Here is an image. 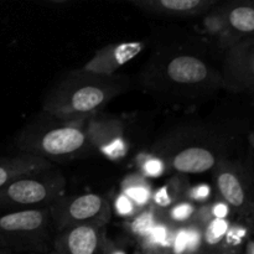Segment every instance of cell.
Listing matches in <instances>:
<instances>
[{
	"label": "cell",
	"mask_w": 254,
	"mask_h": 254,
	"mask_svg": "<svg viewBox=\"0 0 254 254\" xmlns=\"http://www.w3.org/2000/svg\"><path fill=\"white\" fill-rule=\"evenodd\" d=\"M221 161L210 149L191 146L179 151L171 160V166L180 174H201L217 168Z\"/></svg>",
	"instance_id": "cell-14"
},
{
	"label": "cell",
	"mask_w": 254,
	"mask_h": 254,
	"mask_svg": "<svg viewBox=\"0 0 254 254\" xmlns=\"http://www.w3.org/2000/svg\"><path fill=\"white\" fill-rule=\"evenodd\" d=\"M218 254H241V250H237V248L230 247V246L223 245L222 250L220 251Z\"/></svg>",
	"instance_id": "cell-28"
},
{
	"label": "cell",
	"mask_w": 254,
	"mask_h": 254,
	"mask_svg": "<svg viewBox=\"0 0 254 254\" xmlns=\"http://www.w3.org/2000/svg\"><path fill=\"white\" fill-rule=\"evenodd\" d=\"M55 235L50 207L9 211L0 216V247L17 254H47Z\"/></svg>",
	"instance_id": "cell-3"
},
{
	"label": "cell",
	"mask_w": 254,
	"mask_h": 254,
	"mask_svg": "<svg viewBox=\"0 0 254 254\" xmlns=\"http://www.w3.org/2000/svg\"><path fill=\"white\" fill-rule=\"evenodd\" d=\"M135 254H153V253L148 252V251H145V250H140V248H139V250L135 252Z\"/></svg>",
	"instance_id": "cell-31"
},
{
	"label": "cell",
	"mask_w": 254,
	"mask_h": 254,
	"mask_svg": "<svg viewBox=\"0 0 254 254\" xmlns=\"http://www.w3.org/2000/svg\"><path fill=\"white\" fill-rule=\"evenodd\" d=\"M126 88L118 77H102L82 69L60 81L45 98L42 113L67 123H81L102 109Z\"/></svg>",
	"instance_id": "cell-1"
},
{
	"label": "cell",
	"mask_w": 254,
	"mask_h": 254,
	"mask_svg": "<svg viewBox=\"0 0 254 254\" xmlns=\"http://www.w3.org/2000/svg\"><path fill=\"white\" fill-rule=\"evenodd\" d=\"M141 170L145 174L146 176H150V178H156V176H160L164 173V163L159 158L153 155H146L145 158L141 160L140 163Z\"/></svg>",
	"instance_id": "cell-24"
},
{
	"label": "cell",
	"mask_w": 254,
	"mask_h": 254,
	"mask_svg": "<svg viewBox=\"0 0 254 254\" xmlns=\"http://www.w3.org/2000/svg\"><path fill=\"white\" fill-rule=\"evenodd\" d=\"M228 25L237 37L254 36V2H238L223 7Z\"/></svg>",
	"instance_id": "cell-16"
},
{
	"label": "cell",
	"mask_w": 254,
	"mask_h": 254,
	"mask_svg": "<svg viewBox=\"0 0 254 254\" xmlns=\"http://www.w3.org/2000/svg\"><path fill=\"white\" fill-rule=\"evenodd\" d=\"M216 186L222 200L254 231V195L240 169L222 160L216 168Z\"/></svg>",
	"instance_id": "cell-6"
},
{
	"label": "cell",
	"mask_w": 254,
	"mask_h": 254,
	"mask_svg": "<svg viewBox=\"0 0 254 254\" xmlns=\"http://www.w3.org/2000/svg\"><path fill=\"white\" fill-rule=\"evenodd\" d=\"M56 232L78 226L107 227L112 218V206L99 193L62 196L49 206Z\"/></svg>",
	"instance_id": "cell-5"
},
{
	"label": "cell",
	"mask_w": 254,
	"mask_h": 254,
	"mask_svg": "<svg viewBox=\"0 0 254 254\" xmlns=\"http://www.w3.org/2000/svg\"><path fill=\"white\" fill-rule=\"evenodd\" d=\"M189 188L185 183L180 180H173L165 186L156 191L153 195V201L155 203L156 208H170L179 201H181V197L184 195L186 196Z\"/></svg>",
	"instance_id": "cell-21"
},
{
	"label": "cell",
	"mask_w": 254,
	"mask_h": 254,
	"mask_svg": "<svg viewBox=\"0 0 254 254\" xmlns=\"http://www.w3.org/2000/svg\"><path fill=\"white\" fill-rule=\"evenodd\" d=\"M143 49L144 44L139 41L107 45L97 50L93 57L81 69L97 76L111 77L117 69L138 56Z\"/></svg>",
	"instance_id": "cell-9"
},
{
	"label": "cell",
	"mask_w": 254,
	"mask_h": 254,
	"mask_svg": "<svg viewBox=\"0 0 254 254\" xmlns=\"http://www.w3.org/2000/svg\"><path fill=\"white\" fill-rule=\"evenodd\" d=\"M166 77L174 84L196 87L210 77V68L201 59L191 55H179L166 64Z\"/></svg>",
	"instance_id": "cell-12"
},
{
	"label": "cell",
	"mask_w": 254,
	"mask_h": 254,
	"mask_svg": "<svg viewBox=\"0 0 254 254\" xmlns=\"http://www.w3.org/2000/svg\"><path fill=\"white\" fill-rule=\"evenodd\" d=\"M196 210L197 208L195 207V205L185 198V200L179 201L178 203L169 208L168 220L175 226L188 225V223L192 222Z\"/></svg>",
	"instance_id": "cell-22"
},
{
	"label": "cell",
	"mask_w": 254,
	"mask_h": 254,
	"mask_svg": "<svg viewBox=\"0 0 254 254\" xmlns=\"http://www.w3.org/2000/svg\"><path fill=\"white\" fill-rule=\"evenodd\" d=\"M15 143L21 154L37 156L51 163L74 160L94 153L86 122L67 123L46 114L27 124Z\"/></svg>",
	"instance_id": "cell-2"
},
{
	"label": "cell",
	"mask_w": 254,
	"mask_h": 254,
	"mask_svg": "<svg viewBox=\"0 0 254 254\" xmlns=\"http://www.w3.org/2000/svg\"><path fill=\"white\" fill-rule=\"evenodd\" d=\"M246 254H254V242H250L246 247Z\"/></svg>",
	"instance_id": "cell-29"
},
{
	"label": "cell",
	"mask_w": 254,
	"mask_h": 254,
	"mask_svg": "<svg viewBox=\"0 0 254 254\" xmlns=\"http://www.w3.org/2000/svg\"><path fill=\"white\" fill-rule=\"evenodd\" d=\"M114 210H116L117 215L121 216L122 218H124L126 221L131 220L133 217H135L139 212H141L143 210L138 207L126 193H123L121 191L119 195L117 196L116 201H114Z\"/></svg>",
	"instance_id": "cell-23"
},
{
	"label": "cell",
	"mask_w": 254,
	"mask_h": 254,
	"mask_svg": "<svg viewBox=\"0 0 254 254\" xmlns=\"http://www.w3.org/2000/svg\"><path fill=\"white\" fill-rule=\"evenodd\" d=\"M103 254H128V251L121 243L116 242L113 240H109L108 246H107L106 251Z\"/></svg>",
	"instance_id": "cell-27"
},
{
	"label": "cell",
	"mask_w": 254,
	"mask_h": 254,
	"mask_svg": "<svg viewBox=\"0 0 254 254\" xmlns=\"http://www.w3.org/2000/svg\"><path fill=\"white\" fill-rule=\"evenodd\" d=\"M203 227L196 223L178 226L174 241L175 254H203L202 251Z\"/></svg>",
	"instance_id": "cell-17"
},
{
	"label": "cell",
	"mask_w": 254,
	"mask_h": 254,
	"mask_svg": "<svg viewBox=\"0 0 254 254\" xmlns=\"http://www.w3.org/2000/svg\"><path fill=\"white\" fill-rule=\"evenodd\" d=\"M156 207H146L139 212L135 217L127 221V230L131 237L135 238L138 243H143L148 238L153 228L158 222L156 217Z\"/></svg>",
	"instance_id": "cell-20"
},
{
	"label": "cell",
	"mask_w": 254,
	"mask_h": 254,
	"mask_svg": "<svg viewBox=\"0 0 254 254\" xmlns=\"http://www.w3.org/2000/svg\"><path fill=\"white\" fill-rule=\"evenodd\" d=\"M122 192L126 193L140 210H145L153 200V191L145 176L140 174H131L122 183Z\"/></svg>",
	"instance_id": "cell-18"
},
{
	"label": "cell",
	"mask_w": 254,
	"mask_h": 254,
	"mask_svg": "<svg viewBox=\"0 0 254 254\" xmlns=\"http://www.w3.org/2000/svg\"><path fill=\"white\" fill-rule=\"evenodd\" d=\"M12 254H17V253H12Z\"/></svg>",
	"instance_id": "cell-33"
},
{
	"label": "cell",
	"mask_w": 254,
	"mask_h": 254,
	"mask_svg": "<svg viewBox=\"0 0 254 254\" xmlns=\"http://www.w3.org/2000/svg\"><path fill=\"white\" fill-rule=\"evenodd\" d=\"M202 30L208 36L217 40L220 46L223 49L230 50L242 41L231 30L223 7L212 9L206 14L202 20Z\"/></svg>",
	"instance_id": "cell-15"
},
{
	"label": "cell",
	"mask_w": 254,
	"mask_h": 254,
	"mask_svg": "<svg viewBox=\"0 0 254 254\" xmlns=\"http://www.w3.org/2000/svg\"><path fill=\"white\" fill-rule=\"evenodd\" d=\"M227 79L237 88L254 89V36L242 40L230 49Z\"/></svg>",
	"instance_id": "cell-10"
},
{
	"label": "cell",
	"mask_w": 254,
	"mask_h": 254,
	"mask_svg": "<svg viewBox=\"0 0 254 254\" xmlns=\"http://www.w3.org/2000/svg\"><path fill=\"white\" fill-rule=\"evenodd\" d=\"M55 168L54 163L29 154L0 158V189L25 175L42 173Z\"/></svg>",
	"instance_id": "cell-13"
},
{
	"label": "cell",
	"mask_w": 254,
	"mask_h": 254,
	"mask_svg": "<svg viewBox=\"0 0 254 254\" xmlns=\"http://www.w3.org/2000/svg\"><path fill=\"white\" fill-rule=\"evenodd\" d=\"M210 205L211 211H212V216L215 220L216 218H218V220H226V218H228L231 210H232L225 201H222V202L217 201V202L210 203Z\"/></svg>",
	"instance_id": "cell-26"
},
{
	"label": "cell",
	"mask_w": 254,
	"mask_h": 254,
	"mask_svg": "<svg viewBox=\"0 0 254 254\" xmlns=\"http://www.w3.org/2000/svg\"><path fill=\"white\" fill-rule=\"evenodd\" d=\"M111 238L107 227L78 226L56 232L47 254H103Z\"/></svg>",
	"instance_id": "cell-7"
},
{
	"label": "cell",
	"mask_w": 254,
	"mask_h": 254,
	"mask_svg": "<svg viewBox=\"0 0 254 254\" xmlns=\"http://www.w3.org/2000/svg\"><path fill=\"white\" fill-rule=\"evenodd\" d=\"M250 141H251V144H252L253 148H254V133H253V134H251V136H250Z\"/></svg>",
	"instance_id": "cell-32"
},
{
	"label": "cell",
	"mask_w": 254,
	"mask_h": 254,
	"mask_svg": "<svg viewBox=\"0 0 254 254\" xmlns=\"http://www.w3.org/2000/svg\"><path fill=\"white\" fill-rule=\"evenodd\" d=\"M86 128L93 150L109 160H119L128 151L129 144L119 119L99 113L86 121Z\"/></svg>",
	"instance_id": "cell-8"
},
{
	"label": "cell",
	"mask_w": 254,
	"mask_h": 254,
	"mask_svg": "<svg viewBox=\"0 0 254 254\" xmlns=\"http://www.w3.org/2000/svg\"><path fill=\"white\" fill-rule=\"evenodd\" d=\"M210 192H211V189L208 185H205V184H201V185L195 186V188H191L188 190V198L186 200L189 201H203V200H207L210 197Z\"/></svg>",
	"instance_id": "cell-25"
},
{
	"label": "cell",
	"mask_w": 254,
	"mask_h": 254,
	"mask_svg": "<svg viewBox=\"0 0 254 254\" xmlns=\"http://www.w3.org/2000/svg\"><path fill=\"white\" fill-rule=\"evenodd\" d=\"M67 180L55 168L25 175L0 189V207L10 211L49 207L64 196Z\"/></svg>",
	"instance_id": "cell-4"
},
{
	"label": "cell",
	"mask_w": 254,
	"mask_h": 254,
	"mask_svg": "<svg viewBox=\"0 0 254 254\" xmlns=\"http://www.w3.org/2000/svg\"><path fill=\"white\" fill-rule=\"evenodd\" d=\"M12 253H15V252H12V251L5 250V248L0 247V254H12Z\"/></svg>",
	"instance_id": "cell-30"
},
{
	"label": "cell",
	"mask_w": 254,
	"mask_h": 254,
	"mask_svg": "<svg viewBox=\"0 0 254 254\" xmlns=\"http://www.w3.org/2000/svg\"><path fill=\"white\" fill-rule=\"evenodd\" d=\"M134 6L150 14L161 16L189 17L207 14L217 5L215 0H138L131 1Z\"/></svg>",
	"instance_id": "cell-11"
},
{
	"label": "cell",
	"mask_w": 254,
	"mask_h": 254,
	"mask_svg": "<svg viewBox=\"0 0 254 254\" xmlns=\"http://www.w3.org/2000/svg\"><path fill=\"white\" fill-rule=\"evenodd\" d=\"M231 228L228 218L226 220L211 221L203 227L202 233V251L203 254H218L225 245L226 237Z\"/></svg>",
	"instance_id": "cell-19"
}]
</instances>
